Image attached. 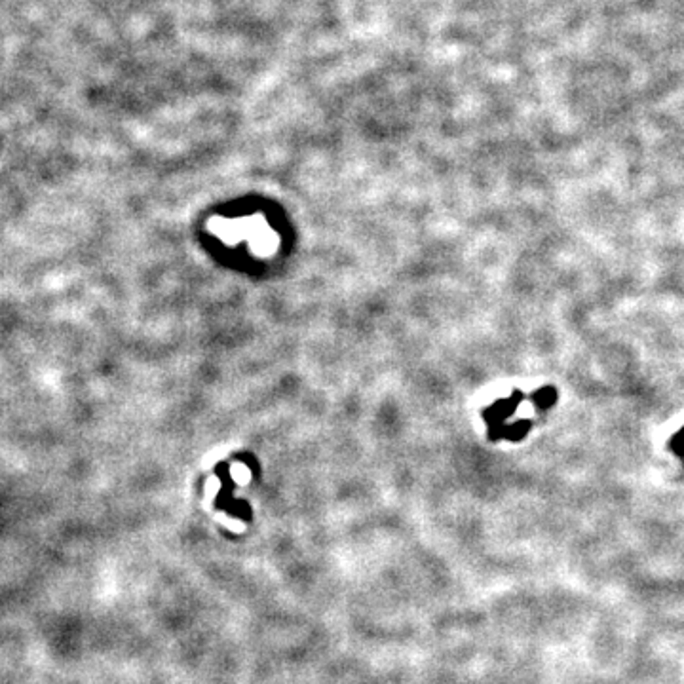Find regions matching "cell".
I'll use <instances>...</instances> for the list:
<instances>
[]
</instances>
